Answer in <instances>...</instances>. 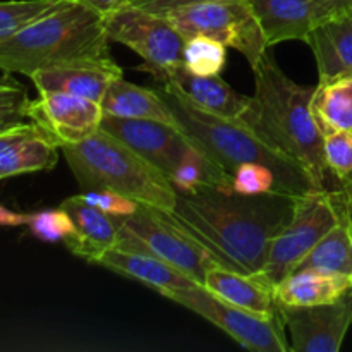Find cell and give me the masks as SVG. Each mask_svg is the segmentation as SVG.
<instances>
[{"label": "cell", "mask_w": 352, "mask_h": 352, "mask_svg": "<svg viewBox=\"0 0 352 352\" xmlns=\"http://www.w3.org/2000/svg\"><path fill=\"white\" fill-rule=\"evenodd\" d=\"M298 198L280 191L248 196L208 186L189 195L177 192L174 210L165 213L222 267L258 274L274 237L291 220Z\"/></svg>", "instance_id": "obj_1"}, {"label": "cell", "mask_w": 352, "mask_h": 352, "mask_svg": "<svg viewBox=\"0 0 352 352\" xmlns=\"http://www.w3.org/2000/svg\"><path fill=\"white\" fill-rule=\"evenodd\" d=\"M254 72V95L241 122L265 141L294 158L327 189L329 167L323 157V133L311 110L315 86L292 81L268 48Z\"/></svg>", "instance_id": "obj_2"}, {"label": "cell", "mask_w": 352, "mask_h": 352, "mask_svg": "<svg viewBox=\"0 0 352 352\" xmlns=\"http://www.w3.org/2000/svg\"><path fill=\"white\" fill-rule=\"evenodd\" d=\"M105 16L86 3L60 0L55 9L0 41V71L24 74L72 62L113 60Z\"/></svg>", "instance_id": "obj_3"}, {"label": "cell", "mask_w": 352, "mask_h": 352, "mask_svg": "<svg viewBox=\"0 0 352 352\" xmlns=\"http://www.w3.org/2000/svg\"><path fill=\"white\" fill-rule=\"evenodd\" d=\"M155 89L174 113L177 126L229 175L239 165L254 162L272 168L277 179L278 191L285 195L305 196L315 191H325L318 188L311 174L299 162L272 146L241 120L223 119L205 112L164 85H158Z\"/></svg>", "instance_id": "obj_4"}, {"label": "cell", "mask_w": 352, "mask_h": 352, "mask_svg": "<svg viewBox=\"0 0 352 352\" xmlns=\"http://www.w3.org/2000/svg\"><path fill=\"white\" fill-rule=\"evenodd\" d=\"M76 181L85 191L109 189L141 205L172 212L177 189L157 167L100 127L81 143L62 144Z\"/></svg>", "instance_id": "obj_5"}, {"label": "cell", "mask_w": 352, "mask_h": 352, "mask_svg": "<svg viewBox=\"0 0 352 352\" xmlns=\"http://www.w3.org/2000/svg\"><path fill=\"white\" fill-rule=\"evenodd\" d=\"M116 248L153 254L201 285L212 268L222 267L201 243L181 229L164 210L141 203L133 215L120 219Z\"/></svg>", "instance_id": "obj_6"}, {"label": "cell", "mask_w": 352, "mask_h": 352, "mask_svg": "<svg viewBox=\"0 0 352 352\" xmlns=\"http://www.w3.org/2000/svg\"><path fill=\"white\" fill-rule=\"evenodd\" d=\"M165 14L172 24L184 34H195L219 40L227 48L244 55L251 67H256L265 52L272 48L253 12L250 0H215L175 7Z\"/></svg>", "instance_id": "obj_7"}, {"label": "cell", "mask_w": 352, "mask_h": 352, "mask_svg": "<svg viewBox=\"0 0 352 352\" xmlns=\"http://www.w3.org/2000/svg\"><path fill=\"white\" fill-rule=\"evenodd\" d=\"M102 129L133 148L170 182L188 167H220L179 126L158 120L120 119L103 113Z\"/></svg>", "instance_id": "obj_8"}, {"label": "cell", "mask_w": 352, "mask_h": 352, "mask_svg": "<svg viewBox=\"0 0 352 352\" xmlns=\"http://www.w3.org/2000/svg\"><path fill=\"white\" fill-rule=\"evenodd\" d=\"M340 217L342 213L329 189L299 196L291 220L272 241L261 274L275 285L284 280L339 223Z\"/></svg>", "instance_id": "obj_9"}, {"label": "cell", "mask_w": 352, "mask_h": 352, "mask_svg": "<svg viewBox=\"0 0 352 352\" xmlns=\"http://www.w3.org/2000/svg\"><path fill=\"white\" fill-rule=\"evenodd\" d=\"M162 296L208 320L246 349L256 352L291 351V344L285 339V325L280 315L261 316L246 311L222 301L199 284L167 291Z\"/></svg>", "instance_id": "obj_10"}, {"label": "cell", "mask_w": 352, "mask_h": 352, "mask_svg": "<svg viewBox=\"0 0 352 352\" xmlns=\"http://www.w3.org/2000/svg\"><path fill=\"white\" fill-rule=\"evenodd\" d=\"M110 41L131 48L144 60V69L158 76L181 64L186 38L165 14L126 3L105 16Z\"/></svg>", "instance_id": "obj_11"}, {"label": "cell", "mask_w": 352, "mask_h": 352, "mask_svg": "<svg viewBox=\"0 0 352 352\" xmlns=\"http://www.w3.org/2000/svg\"><path fill=\"white\" fill-rule=\"evenodd\" d=\"M280 306L292 352H337L352 325V289L333 302Z\"/></svg>", "instance_id": "obj_12"}, {"label": "cell", "mask_w": 352, "mask_h": 352, "mask_svg": "<svg viewBox=\"0 0 352 352\" xmlns=\"http://www.w3.org/2000/svg\"><path fill=\"white\" fill-rule=\"evenodd\" d=\"M28 119L52 134L58 144H74L100 131L103 109L100 102L64 91L40 93L28 107Z\"/></svg>", "instance_id": "obj_13"}, {"label": "cell", "mask_w": 352, "mask_h": 352, "mask_svg": "<svg viewBox=\"0 0 352 352\" xmlns=\"http://www.w3.org/2000/svg\"><path fill=\"white\" fill-rule=\"evenodd\" d=\"M158 85L174 89L184 100L213 116L241 120L250 109L251 96L241 95L220 76H196L186 69L184 62L155 76Z\"/></svg>", "instance_id": "obj_14"}, {"label": "cell", "mask_w": 352, "mask_h": 352, "mask_svg": "<svg viewBox=\"0 0 352 352\" xmlns=\"http://www.w3.org/2000/svg\"><path fill=\"white\" fill-rule=\"evenodd\" d=\"M60 144L36 122H21L0 133V181L57 165Z\"/></svg>", "instance_id": "obj_15"}, {"label": "cell", "mask_w": 352, "mask_h": 352, "mask_svg": "<svg viewBox=\"0 0 352 352\" xmlns=\"http://www.w3.org/2000/svg\"><path fill=\"white\" fill-rule=\"evenodd\" d=\"M268 45L306 41L327 17L337 14L322 0H250Z\"/></svg>", "instance_id": "obj_16"}, {"label": "cell", "mask_w": 352, "mask_h": 352, "mask_svg": "<svg viewBox=\"0 0 352 352\" xmlns=\"http://www.w3.org/2000/svg\"><path fill=\"white\" fill-rule=\"evenodd\" d=\"M60 206L71 215L76 226V232L64 241L67 250L89 263L98 265L116 248L120 219L88 205L78 195L64 199Z\"/></svg>", "instance_id": "obj_17"}, {"label": "cell", "mask_w": 352, "mask_h": 352, "mask_svg": "<svg viewBox=\"0 0 352 352\" xmlns=\"http://www.w3.org/2000/svg\"><path fill=\"white\" fill-rule=\"evenodd\" d=\"M119 76H124L122 69L113 60H81L40 69L30 78L38 93L64 91L102 102L109 85Z\"/></svg>", "instance_id": "obj_18"}, {"label": "cell", "mask_w": 352, "mask_h": 352, "mask_svg": "<svg viewBox=\"0 0 352 352\" xmlns=\"http://www.w3.org/2000/svg\"><path fill=\"white\" fill-rule=\"evenodd\" d=\"M203 287L229 305L261 316H278L275 284L268 280L261 272L244 274L226 267H215L208 272Z\"/></svg>", "instance_id": "obj_19"}, {"label": "cell", "mask_w": 352, "mask_h": 352, "mask_svg": "<svg viewBox=\"0 0 352 352\" xmlns=\"http://www.w3.org/2000/svg\"><path fill=\"white\" fill-rule=\"evenodd\" d=\"M306 43L316 58L320 79L352 76V9L322 21Z\"/></svg>", "instance_id": "obj_20"}, {"label": "cell", "mask_w": 352, "mask_h": 352, "mask_svg": "<svg viewBox=\"0 0 352 352\" xmlns=\"http://www.w3.org/2000/svg\"><path fill=\"white\" fill-rule=\"evenodd\" d=\"M102 267L124 277L134 278L148 287L155 289L157 292L164 294L174 289H184L198 285V282L192 280L186 274H182L177 268L170 267L160 258L153 256L144 251H131L122 248H112L105 256L100 260ZM201 285V284H199Z\"/></svg>", "instance_id": "obj_21"}, {"label": "cell", "mask_w": 352, "mask_h": 352, "mask_svg": "<svg viewBox=\"0 0 352 352\" xmlns=\"http://www.w3.org/2000/svg\"><path fill=\"white\" fill-rule=\"evenodd\" d=\"M100 105L105 116L120 117V119L158 120V122L177 126L174 113L170 112L157 89L133 85L126 81L124 76H119L110 82Z\"/></svg>", "instance_id": "obj_22"}, {"label": "cell", "mask_w": 352, "mask_h": 352, "mask_svg": "<svg viewBox=\"0 0 352 352\" xmlns=\"http://www.w3.org/2000/svg\"><path fill=\"white\" fill-rule=\"evenodd\" d=\"M352 289V278L346 275L302 268L275 285L278 305L315 306L333 302Z\"/></svg>", "instance_id": "obj_23"}, {"label": "cell", "mask_w": 352, "mask_h": 352, "mask_svg": "<svg viewBox=\"0 0 352 352\" xmlns=\"http://www.w3.org/2000/svg\"><path fill=\"white\" fill-rule=\"evenodd\" d=\"M311 110L323 134L352 131V76L320 79L313 93Z\"/></svg>", "instance_id": "obj_24"}, {"label": "cell", "mask_w": 352, "mask_h": 352, "mask_svg": "<svg viewBox=\"0 0 352 352\" xmlns=\"http://www.w3.org/2000/svg\"><path fill=\"white\" fill-rule=\"evenodd\" d=\"M340 213L339 223L320 239L296 270L313 268L352 278V227L349 217L342 210Z\"/></svg>", "instance_id": "obj_25"}, {"label": "cell", "mask_w": 352, "mask_h": 352, "mask_svg": "<svg viewBox=\"0 0 352 352\" xmlns=\"http://www.w3.org/2000/svg\"><path fill=\"white\" fill-rule=\"evenodd\" d=\"M182 62L196 76H220L227 62V47L205 34H195L186 38Z\"/></svg>", "instance_id": "obj_26"}, {"label": "cell", "mask_w": 352, "mask_h": 352, "mask_svg": "<svg viewBox=\"0 0 352 352\" xmlns=\"http://www.w3.org/2000/svg\"><path fill=\"white\" fill-rule=\"evenodd\" d=\"M60 3V0H9L0 2V41L9 40L16 33L36 21Z\"/></svg>", "instance_id": "obj_27"}, {"label": "cell", "mask_w": 352, "mask_h": 352, "mask_svg": "<svg viewBox=\"0 0 352 352\" xmlns=\"http://www.w3.org/2000/svg\"><path fill=\"white\" fill-rule=\"evenodd\" d=\"M26 227L43 243H64L76 232L71 215L62 206L26 213Z\"/></svg>", "instance_id": "obj_28"}, {"label": "cell", "mask_w": 352, "mask_h": 352, "mask_svg": "<svg viewBox=\"0 0 352 352\" xmlns=\"http://www.w3.org/2000/svg\"><path fill=\"white\" fill-rule=\"evenodd\" d=\"M230 191L248 196L267 195L278 191L277 179L267 165L248 162L230 174Z\"/></svg>", "instance_id": "obj_29"}, {"label": "cell", "mask_w": 352, "mask_h": 352, "mask_svg": "<svg viewBox=\"0 0 352 352\" xmlns=\"http://www.w3.org/2000/svg\"><path fill=\"white\" fill-rule=\"evenodd\" d=\"M323 157L333 175L346 181L352 175V131L323 134Z\"/></svg>", "instance_id": "obj_30"}, {"label": "cell", "mask_w": 352, "mask_h": 352, "mask_svg": "<svg viewBox=\"0 0 352 352\" xmlns=\"http://www.w3.org/2000/svg\"><path fill=\"white\" fill-rule=\"evenodd\" d=\"M30 96L19 82L0 79V133L28 119Z\"/></svg>", "instance_id": "obj_31"}, {"label": "cell", "mask_w": 352, "mask_h": 352, "mask_svg": "<svg viewBox=\"0 0 352 352\" xmlns=\"http://www.w3.org/2000/svg\"><path fill=\"white\" fill-rule=\"evenodd\" d=\"M78 196L88 205L95 206V208L102 210L103 213H109L112 217H119V219H126V217L133 215L138 206H140V203L134 201V199L119 195V192L109 191V189L85 191Z\"/></svg>", "instance_id": "obj_32"}, {"label": "cell", "mask_w": 352, "mask_h": 352, "mask_svg": "<svg viewBox=\"0 0 352 352\" xmlns=\"http://www.w3.org/2000/svg\"><path fill=\"white\" fill-rule=\"evenodd\" d=\"M203 2H215V0H143V2H129L133 6L143 7V9L153 10V12H167V10L175 9V7L192 6V3Z\"/></svg>", "instance_id": "obj_33"}, {"label": "cell", "mask_w": 352, "mask_h": 352, "mask_svg": "<svg viewBox=\"0 0 352 352\" xmlns=\"http://www.w3.org/2000/svg\"><path fill=\"white\" fill-rule=\"evenodd\" d=\"M332 196L337 206L352 220V177L342 181V186L337 191H332Z\"/></svg>", "instance_id": "obj_34"}, {"label": "cell", "mask_w": 352, "mask_h": 352, "mask_svg": "<svg viewBox=\"0 0 352 352\" xmlns=\"http://www.w3.org/2000/svg\"><path fill=\"white\" fill-rule=\"evenodd\" d=\"M74 2L86 3V6L93 7V9H96L98 12H102L103 16H107V14L113 12V10H117V9H120L122 6H126L129 0H74Z\"/></svg>", "instance_id": "obj_35"}, {"label": "cell", "mask_w": 352, "mask_h": 352, "mask_svg": "<svg viewBox=\"0 0 352 352\" xmlns=\"http://www.w3.org/2000/svg\"><path fill=\"white\" fill-rule=\"evenodd\" d=\"M0 226L2 227H19L26 226V213H17L0 206Z\"/></svg>", "instance_id": "obj_36"}, {"label": "cell", "mask_w": 352, "mask_h": 352, "mask_svg": "<svg viewBox=\"0 0 352 352\" xmlns=\"http://www.w3.org/2000/svg\"><path fill=\"white\" fill-rule=\"evenodd\" d=\"M327 6L332 7L336 12H342V10L352 9V0H322Z\"/></svg>", "instance_id": "obj_37"}, {"label": "cell", "mask_w": 352, "mask_h": 352, "mask_svg": "<svg viewBox=\"0 0 352 352\" xmlns=\"http://www.w3.org/2000/svg\"><path fill=\"white\" fill-rule=\"evenodd\" d=\"M351 227H352V220H351Z\"/></svg>", "instance_id": "obj_38"}]
</instances>
